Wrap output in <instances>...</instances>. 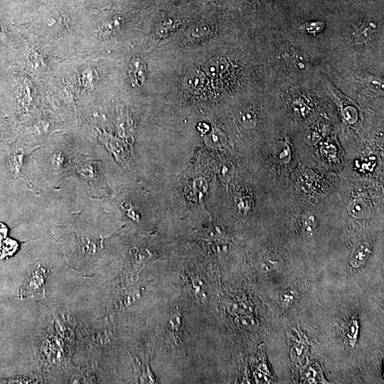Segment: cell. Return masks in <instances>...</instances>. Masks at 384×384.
I'll list each match as a JSON object with an SVG mask.
<instances>
[{"instance_id": "obj_1", "label": "cell", "mask_w": 384, "mask_h": 384, "mask_svg": "<svg viewBox=\"0 0 384 384\" xmlns=\"http://www.w3.org/2000/svg\"><path fill=\"white\" fill-rule=\"evenodd\" d=\"M48 275V270L45 267L36 264L33 265L28 272L27 276L25 280L23 285L20 288L21 297L34 295L36 293L44 292L45 281Z\"/></svg>"}, {"instance_id": "obj_2", "label": "cell", "mask_w": 384, "mask_h": 384, "mask_svg": "<svg viewBox=\"0 0 384 384\" xmlns=\"http://www.w3.org/2000/svg\"><path fill=\"white\" fill-rule=\"evenodd\" d=\"M23 164V151L19 147L13 145L9 150L7 158V168L9 176L13 179L21 176Z\"/></svg>"}, {"instance_id": "obj_3", "label": "cell", "mask_w": 384, "mask_h": 384, "mask_svg": "<svg viewBox=\"0 0 384 384\" xmlns=\"http://www.w3.org/2000/svg\"><path fill=\"white\" fill-rule=\"evenodd\" d=\"M227 69V61L221 57H216L206 63L205 65V71L208 77L215 78H219L224 75Z\"/></svg>"}, {"instance_id": "obj_4", "label": "cell", "mask_w": 384, "mask_h": 384, "mask_svg": "<svg viewBox=\"0 0 384 384\" xmlns=\"http://www.w3.org/2000/svg\"><path fill=\"white\" fill-rule=\"evenodd\" d=\"M371 254V247L369 243H363L357 246L354 251L350 258V264L355 268H359L367 260Z\"/></svg>"}, {"instance_id": "obj_5", "label": "cell", "mask_w": 384, "mask_h": 384, "mask_svg": "<svg viewBox=\"0 0 384 384\" xmlns=\"http://www.w3.org/2000/svg\"><path fill=\"white\" fill-rule=\"evenodd\" d=\"M377 26L374 22H368L363 23L357 28L355 33V39L358 44H364L371 40V37L377 32Z\"/></svg>"}, {"instance_id": "obj_6", "label": "cell", "mask_w": 384, "mask_h": 384, "mask_svg": "<svg viewBox=\"0 0 384 384\" xmlns=\"http://www.w3.org/2000/svg\"><path fill=\"white\" fill-rule=\"evenodd\" d=\"M130 76L135 84L141 85L146 79V67L141 58L132 60L130 66Z\"/></svg>"}, {"instance_id": "obj_7", "label": "cell", "mask_w": 384, "mask_h": 384, "mask_svg": "<svg viewBox=\"0 0 384 384\" xmlns=\"http://www.w3.org/2000/svg\"><path fill=\"white\" fill-rule=\"evenodd\" d=\"M205 77L199 71H193L186 76L184 78V85L188 89L192 91H199L203 88L205 83Z\"/></svg>"}, {"instance_id": "obj_8", "label": "cell", "mask_w": 384, "mask_h": 384, "mask_svg": "<svg viewBox=\"0 0 384 384\" xmlns=\"http://www.w3.org/2000/svg\"><path fill=\"white\" fill-rule=\"evenodd\" d=\"M349 213L356 219H362L370 213V208L361 200H355L348 206Z\"/></svg>"}, {"instance_id": "obj_9", "label": "cell", "mask_w": 384, "mask_h": 384, "mask_svg": "<svg viewBox=\"0 0 384 384\" xmlns=\"http://www.w3.org/2000/svg\"><path fill=\"white\" fill-rule=\"evenodd\" d=\"M181 20L179 18H170L164 20L159 25L156 30V34L159 36H167L169 33L172 32L174 30L177 29L181 25Z\"/></svg>"}, {"instance_id": "obj_10", "label": "cell", "mask_w": 384, "mask_h": 384, "mask_svg": "<svg viewBox=\"0 0 384 384\" xmlns=\"http://www.w3.org/2000/svg\"><path fill=\"white\" fill-rule=\"evenodd\" d=\"M238 121L241 123L242 126L248 129L254 128L257 122L255 113L249 109H242L238 113Z\"/></svg>"}, {"instance_id": "obj_11", "label": "cell", "mask_w": 384, "mask_h": 384, "mask_svg": "<svg viewBox=\"0 0 384 384\" xmlns=\"http://www.w3.org/2000/svg\"><path fill=\"white\" fill-rule=\"evenodd\" d=\"M18 249V243L14 240L8 239L3 241L0 246V254L2 257L5 256L13 255L14 252Z\"/></svg>"}, {"instance_id": "obj_12", "label": "cell", "mask_w": 384, "mask_h": 384, "mask_svg": "<svg viewBox=\"0 0 384 384\" xmlns=\"http://www.w3.org/2000/svg\"><path fill=\"white\" fill-rule=\"evenodd\" d=\"M210 33V28L207 25H199L192 28L190 31V35L194 39L203 37L208 35Z\"/></svg>"}, {"instance_id": "obj_13", "label": "cell", "mask_w": 384, "mask_h": 384, "mask_svg": "<svg viewBox=\"0 0 384 384\" xmlns=\"http://www.w3.org/2000/svg\"><path fill=\"white\" fill-rule=\"evenodd\" d=\"M324 27H325V23L322 22H310V23L306 24L303 26V29L306 30L307 32L312 33V34L320 32L323 30Z\"/></svg>"}, {"instance_id": "obj_14", "label": "cell", "mask_w": 384, "mask_h": 384, "mask_svg": "<svg viewBox=\"0 0 384 384\" xmlns=\"http://www.w3.org/2000/svg\"><path fill=\"white\" fill-rule=\"evenodd\" d=\"M278 265V260H273V259H265L260 264V270L263 271H270L277 268Z\"/></svg>"}, {"instance_id": "obj_15", "label": "cell", "mask_w": 384, "mask_h": 384, "mask_svg": "<svg viewBox=\"0 0 384 384\" xmlns=\"http://www.w3.org/2000/svg\"><path fill=\"white\" fill-rule=\"evenodd\" d=\"M314 219L312 217H309V219H307L306 222H305L304 229L306 233H312L314 230Z\"/></svg>"}, {"instance_id": "obj_16", "label": "cell", "mask_w": 384, "mask_h": 384, "mask_svg": "<svg viewBox=\"0 0 384 384\" xmlns=\"http://www.w3.org/2000/svg\"><path fill=\"white\" fill-rule=\"evenodd\" d=\"M7 228L4 224H0V240L5 238L7 233Z\"/></svg>"}, {"instance_id": "obj_17", "label": "cell", "mask_w": 384, "mask_h": 384, "mask_svg": "<svg viewBox=\"0 0 384 384\" xmlns=\"http://www.w3.org/2000/svg\"><path fill=\"white\" fill-rule=\"evenodd\" d=\"M292 299H293V296L290 292H287L282 296V301L284 303H287V304H290L291 303Z\"/></svg>"}, {"instance_id": "obj_18", "label": "cell", "mask_w": 384, "mask_h": 384, "mask_svg": "<svg viewBox=\"0 0 384 384\" xmlns=\"http://www.w3.org/2000/svg\"><path fill=\"white\" fill-rule=\"evenodd\" d=\"M4 33L1 31V28H0V42H4Z\"/></svg>"}]
</instances>
